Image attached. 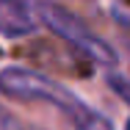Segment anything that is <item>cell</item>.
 Masks as SVG:
<instances>
[{
    "label": "cell",
    "mask_w": 130,
    "mask_h": 130,
    "mask_svg": "<svg viewBox=\"0 0 130 130\" xmlns=\"http://www.w3.org/2000/svg\"><path fill=\"white\" fill-rule=\"evenodd\" d=\"M0 3H28V0H0Z\"/></svg>",
    "instance_id": "obj_7"
},
{
    "label": "cell",
    "mask_w": 130,
    "mask_h": 130,
    "mask_svg": "<svg viewBox=\"0 0 130 130\" xmlns=\"http://www.w3.org/2000/svg\"><path fill=\"white\" fill-rule=\"evenodd\" d=\"M0 94L11 97V100H44L55 105L61 113H67L72 119L75 130H113V122L89 108L78 94H72L67 86H61L58 80H50L47 75L25 69V67H8L0 72Z\"/></svg>",
    "instance_id": "obj_1"
},
{
    "label": "cell",
    "mask_w": 130,
    "mask_h": 130,
    "mask_svg": "<svg viewBox=\"0 0 130 130\" xmlns=\"http://www.w3.org/2000/svg\"><path fill=\"white\" fill-rule=\"evenodd\" d=\"M113 20H116L122 28H127V30H130V11H127V8H122V6H113Z\"/></svg>",
    "instance_id": "obj_5"
},
{
    "label": "cell",
    "mask_w": 130,
    "mask_h": 130,
    "mask_svg": "<svg viewBox=\"0 0 130 130\" xmlns=\"http://www.w3.org/2000/svg\"><path fill=\"white\" fill-rule=\"evenodd\" d=\"M108 86H111V89H113V91L130 105V80L125 78V75H111V78H108Z\"/></svg>",
    "instance_id": "obj_4"
},
{
    "label": "cell",
    "mask_w": 130,
    "mask_h": 130,
    "mask_svg": "<svg viewBox=\"0 0 130 130\" xmlns=\"http://www.w3.org/2000/svg\"><path fill=\"white\" fill-rule=\"evenodd\" d=\"M36 11H39V17H42V22L50 28L55 36H61L64 42H69V44L78 53H83L89 61H97V64H103V67L116 64L113 47H111L105 39H100L94 30H89L86 22L78 20L75 14H69L67 8L53 6V3H39Z\"/></svg>",
    "instance_id": "obj_2"
},
{
    "label": "cell",
    "mask_w": 130,
    "mask_h": 130,
    "mask_svg": "<svg viewBox=\"0 0 130 130\" xmlns=\"http://www.w3.org/2000/svg\"><path fill=\"white\" fill-rule=\"evenodd\" d=\"M0 130H20L17 122H14V116H11L6 108H0Z\"/></svg>",
    "instance_id": "obj_6"
},
{
    "label": "cell",
    "mask_w": 130,
    "mask_h": 130,
    "mask_svg": "<svg viewBox=\"0 0 130 130\" xmlns=\"http://www.w3.org/2000/svg\"><path fill=\"white\" fill-rule=\"evenodd\" d=\"M36 28V20L28 3H0V33L3 36H25Z\"/></svg>",
    "instance_id": "obj_3"
},
{
    "label": "cell",
    "mask_w": 130,
    "mask_h": 130,
    "mask_svg": "<svg viewBox=\"0 0 130 130\" xmlns=\"http://www.w3.org/2000/svg\"><path fill=\"white\" fill-rule=\"evenodd\" d=\"M125 130H130V119H127V127H125Z\"/></svg>",
    "instance_id": "obj_8"
}]
</instances>
